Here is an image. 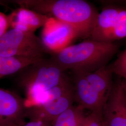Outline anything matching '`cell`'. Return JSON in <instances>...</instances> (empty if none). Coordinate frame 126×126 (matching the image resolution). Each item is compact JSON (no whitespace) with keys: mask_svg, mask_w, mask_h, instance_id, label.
<instances>
[{"mask_svg":"<svg viewBox=\"0 0 126 126\" xmlns=\"http://www.w3.org/2000/svg\"><path fill=\"white\" fill-rule=\"evenodd\" d=\"M119 50L114 42H103L89 39L69 45L51 58L65 72L83 73L93 72L108 65Z\"/></svg>","mask_w":126,"mask_h":126,"instance_id":"cell-2","label":"cell"},{"mask_svg":"<svg viewBox=\"0 0 126 126\" xmlns=\"http://www.w3.org/2000/svg\"><path fill=\"white\" fill-rule=\"evenodd\" d=\"M125 37H126V9L122 8L119 22L108 34L105 42H114Z\"/></svg>","mask_w":126,"mask_h":126,"instance_id":"cell-15","label":"cell"},{"mask_svg":"<svg viewBox=\"0 0 126 126\" xmlns=\"http://www.w3.org/2000/svg\"><path fill=\"white\" fill-rule=\"evenodd\" d=\"M43 27L41 39L46 49L52 54L69 46L79 37L72 27L53 17H49Z\"/></svg>","mask_w":126,"mask_h":126,"instance_id":"cell-6","label":"cell"},{"mask_svg":"<svg viewBox=\"0 0 126 126\" xmlns=\"http://www.w3.org/2000/svg\"><path fill=\"white\" fill-rule=\"evenodd\" d=\"M24 99L16 93L0 88V126H21L26 122Z\"/></svg>","mask_w":126,"mask_h":126,"instance_id":"cell-7","label":"cell"},{"mask_svg":"<svg viewBox=\"0 0 126 126\" xmlns=\"http://www.w3.org/2000/svg\"><path fill=\"white\" fill-rule=\"evenodd\" d=\"M122 8L108 6L99 14L96 25L89 39L105 42V39L119 22Z\"/></svg>","mask_w":126,"mask_h":126,"instance_id":"cell-11","label":"cell"},{"mask_svg":"<svg viewBox=\"0 0 126 126\" xmlns=\"http://www.w3.org/2000/svg\"><path fill=\"white\" fill-rule=\"evenodd\" d=\"M21 126H52V123L40 121H29Z\"/></svg>","mask_w":126,"mask_h":126,"instance_id":"cell-19","label":"cell"},{"mask_svg":"<svg viewBox=\"0 0 126 126\" xmlns=\"http://www.w3.org/2000/svg\"><path fill=\"white\" fill-rule=\"evenodd\" d=\"M75 102L72 80L67 77L59 85L43 95L41 104L26 109L30 121H40L52 123L60 114L70 108Z\"/></svg>","mask_w":126,"mask_h":126,"instance_id":"cell-4","label":"cell"},{"mask_svg":"<svg viewBox=\"0 0 126 126\" xmlns=\"http://www.w3.org/2000/svg\"><path fill=\"white\" fill-rule=\"evenodd\" d=\"M11 29L34 32L43 27L49 17L27 8L21 7L8 16Z\"/></svg>","mask_w":126,"mask_h":126,"instance_id":"cell-10","label":"cell"},{"mask_svg":"<svg viewBox=\"0 0 126 126\" xmlns=\"http://www.w3.org/2000/svg\"><path fill=\"white\" fill-rule=\"evenodd\" d=\"M72 80L77 105L91 112H102L106 101L91 86L83 73L73 72Z\"/></svg>","mask_w":126,"mask_h":126,"instance_id":"cell-9","label":"cell"},{"mask_svg":"<svg viewBox=\"0 0 126 126\" xmlns=\"http://www.w3.org/2000/svg\"><path fill=\"white\" fill-rule=\"evenodd\" d=\"M10 27L8 16L0 12V39L7 32Z\"/></svg>","mask_w":126,"mask_h":126,"instance_id":"cell-18","label":"cell"},{"mask_svg":"<svg viewBox=\"0 0 126 126\" xmlns=\"http://www.w3.org/2000/svg\"><path fill=\"white\" fill-rule=\"evenodd\" d=\"M47 51L34 32L11 29L0 39V55L39 59Z\"/></svg>","mask_w":126,"mask_h":126,"instance_id":"cell-5","label":"cell"},{"mask_svg":"<svg viewBox=\"0 0 126 126\" xmlns=\"http://www.w3.org/2000/svg\"><path fill=\"white\" fill-rule=\"evenodd\" d=\"M25 69L20 82L25 91L26 108L34 107L42 95L59 85L67 77L51 58H43Z\"/></svg>","mask_w":126,"mask_h":126,"instance_id":"cell-3","label":"cell"},{"mask_svg":"<svg viewBox=\"0 0 126 126\" xmlns=\"http://www.w3.org/2000/svg\"><path fill=\"white\" fill-rule=\"evenodd\" d=\"M41 59L0 55V79L22 71Z\"/></svg>","mask_w":126,"mask_h":126,"instance_id":"cell-13","label":"cell"},{"mask_svg":"<svg viewBox=\"0 0 126 126\" xmlns=\"http://www.w3.org/2000/svg\"><path fill=\"white\" fill-rule=\"evenodd\" d=\"M126 83L113 84L103 109L105 126H126Z\"/></svg>","mask_w":126,"mask_h":126,"instance_id":"cell-8","label":"cell"},{"mask_svg":"<svg viewBox=\"0 0 126 126\" xmlns=\"http://www.w3.org/2000/svg\"><path fill=\"white\" fill-rule=\"evenodd\" d=\"M81 106L72 105L60 114L52 123V126H84L86 115Z\"/></svg>","mask_w":126,"mask_h":126,"instance_id":"cell-14","label":"cell"},{"mask_svg":"<svg viewBox=\"0 0 126 126\" xmlns=\"http://www.w3.org/2000/svg\"><path fill=\"white\" fill-rule=\"evenodd\" d=\"M84 126H105L103 112H91L86 115Z\"/></svg>","mask_w":126,"mask_h":126,"instance_id":"cell-17","label":"cell"},{"mask_svg":"<svg viewBox=\"0 0 126 126\" xmlns=\"http://www.w3.org/2000/svg\"><path fill=\"white\" fill-rule=\"evenodd\" d=\"M110 65L113 73L123 78L126 83V48L118 56L117 59Z\"/></svg>","mask_w":126,"mask_h":126,"instance_id":"cell-16","label":"cell"},{"mask_svg":"<svg viewBox=\"0 0 126 126\" xmlns=\"http://www.w3.org/2000/svg\"></svg>","mask_w":126,"mask_h":126,"instance_id":"cell-20","label":"cell"},{"mask_svg":"<svg viewBox=\"0 0 126 126\" xmlns=\"http://www.w3.org/2000/svg\"><path fill=\"white\" fill-rule=\"evenodd\" d=\"M15 2L66 23L76 31L79 37L84 39L90 38L99 14L84 0H21Z\"/></svg>","mask_w":126,"mask_h":126,"instance_id":"cell-1","label":"cell"},{"mask_svg":"<svg viewBox=\"0 0 126 126\" xmlns=\"http://www.w3.org/2000/svg\"><path fill=\"white\" fill-rule=\"evenodd\" d=\"M82 73L91 86L107 101L113 86L112 79L113 72L110 64L93 72Z\"/></svg>","mask_w":126,"mask_h":126,"instance_id":"cell-12","label":"cell"}]
</instances>
